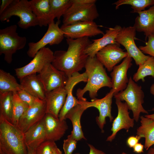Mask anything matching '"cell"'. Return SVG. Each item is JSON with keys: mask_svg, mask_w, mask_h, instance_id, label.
Returning a JSON list of instances; mask_svg holds the SVG:
<instances>
[{"mask_svg": "<svg viewBox=\"0 0 154 154\" xmlns=\"http://www.w3.org/2000/svg\"><path fill=\"white\" fill-rule=\"evenodd\" d=\"M56 145L54 141L46 140L36 148L35 154H52Z\"/></svg>", "mask_w": 154, "mask_h": 154, "instance_id": "34", "label": "cell"}, {"mask_svg": "<svg viewBox=\"0 0 154 154\" xmlns=\"http://www.w3.org/2000/svg\"><path fill=\"white\" fill-rule=\"evenodd\" d=\"M42 121L46 133V140L55 142L60 140L68 128L65 120H61L50 114L46 113Z\"/></svg>", "mask_w": 154, "mask_h": 154, "instance_id": "19", "label": "cell"}, {"mask_svg": "<svg viewBox=\"0 0 154 154\" xmlns=\"http://www.w3.org/2000/svg\"><path fill=\"white\" fill-rule=\"evenodd\" d=\"M147 76H151L154 79V58L149 56L143 63L139 66L132 79L135 82L140 80L144 82L145 78Z\"/></svg>", "mask_w": 154, "mask_h": 154, "instance_id": "30", "label": "cell"}, {"mask_svg": "<svg viewBox=\"0 0 154 154\" xmlns=\"http://www.w3.org/2000/svg\"><path fill=\"white\" fill-rule=\"evenodd\" d=\"M21 87L37 98L45 100V91L36 74L27 75L19 79Z\"/></svg>", "mask_w": 154, "mask_h": 154, "instance_id": "24", "label": "cell"}, {"mask_svg": "<svg viewBox=\"0 0 154 154\" xmlns=\"http://www.w3.org/2000/svg\"><path fill=\"white\" fill-rule=\"evenodd\" d=\"M141 137L139 136H132L129 137L127 140V145L130 148H133L138 143Z\"/></svg>", "mask_w": 154, "mask_h": 154, "instance_id": "38", "label": "cell"}, {"mask_svg": "<svg viewBox=\"0 0 154 154\" xmlns=\"http://www.w3.org/2000/svg\"><path fill=\"white\" fill-rule=\"evenodd\" d=\"M30 1L32 11L36 16L38 25L46 27L54 21L51 11L49 0H31Z\"/></svg>", "mask_w": 154, "mask_h": 154, "instance_id": "22", "label": "cell"}, {"mask_svg": "<svg viewBox=\"0 0 154 154\" xmlns=\"http://www.w3.org/2000/svg\"><path fill=\"white\" fill-rule=\"evenodd\" d=\"M27 147L36 149L46 141V135L42 120L31 127L24 133Z\"/></svg>", "mask_w": 154, "mask_h": 154, "instance_id": "25", "label": "cell"}, {"mask_svg": "<svg viewBox=\"0 0 154 154\" xmlns=\"http://www.w3.org/2000/svg\"><path fill=\"white\" fill-rule=\"evenodd\" d=\"M133 26L136 31L143 32L145 39L154 34V5L147 10L137 13Z\"/></svg>", "mask_w": 154, "mask_h": 154, "instance_id": "23", "label": "cell"}, {"mask_svg": "<svg viewBox=\"0 0 154 154\" xmlns=\"http://www.w3.org/2000/svg\"><path fill=\"white\" fill-rule=\"evenodd\" d=\"M136 82L130 76L125 89L114 94V96L115 99L125 101L129 110L132 111L134 120L137 122L141 113L148 114V112L142 106L144 94L142 87Z\"/></svg>", "mask_w": 154, "mask_h": 154, "instance_id": "4", "label": "cell"}, {"mask_svg": "<svg viewBox=\"0 0 154 154\" xmlns=\"http://www.w3.org/2000/svg\"><path fill=\"white\" fill-rule=\"evenodd\" d=\"M150 93L154 96V83L151 85L150 87Z\"/></svg>", "mask_w": 154, "mask_h": 154, "instance_id": "45", "label": "cell"}, {"mask_svg": "<svg viewBox=\"0 0 154 154\" xmlns=\"http://www.w3.org/2000/svg\"><path fill=\"white\" fill-rule=\"evenodd\" d=\"M21 88L15 77L9 72L0 70V93L17 92Z\"/></svg>", "mask_w": 154, "mask_h": 154, "instance_id": "29", "label": "cell"}, {"mask_svg": "<svg viewBox=\"0 0 154 154\" xmlns=\"http://www.w3.org/2000/svg\"><path fill=\"white\" fill-rule=\"evenodd\" d=\"M145 45L140 46L139 48L144 54H147L154 58V34L149 36Z\"/></svg>", "mask_w": 154, "mask_h": 154, "instance_id": "36", "label": "cell"}, {"mask_svg": "<svg viewBox=\"0 0 154 154\" xmlns=\"http://www.w3.org/2000/svg\"><path fill=\"white\" fill-rule=\"evenodd\" d=\"M88 145L90 149L89 154H106L102 151L97 149L91 144H88Z\"/></svg>", "mask_w": 154, "mask_h": 154, "instance_id": "40", "label": "cell"}, {"mask_svg": "<svg viewBox=\"0 0 154 154\" xmlns=\"http://www.w3.org/2000/svg\"><path fill=\"white\" fill-rule=\"evenodd\" d=\"M144 145L140 143H137L133 147V151L137 153L143 152Z\"/></svg>", "mask_w": 154, "mask_h": 154, "instance_id": "41", "label": "cell"}, {"mask_svg": "<svg viewBox=\"0 0 154 154\" xmlns=\"http://www.w3.org/2000/svg\"><path fill=\"white\" fill-rule=\"evenodd\" d=\"M74 154H80L79 153H75Z\"/></svg>", "mask_w": 154, "mask_h": 154, "instance_id": "49", "label": "cell"}, {"mask_svg": "<svg viewBox=\"0 0 154 154\" xmlns=\"http://www.w3.org/2000/svg\"><path fill=\"white\" fill-rule=\"evenodd\" d=\"M96 0H72V3L63 16V25L80 21H93L99 16Z\"/></svg>", "mask_w": 154, "mask_h": 154, "instance_id": "5", "label": "cell"}, {"mask_svg": "<svg viewBox=\"0 0 154 154\" xmlns=\"http://www.w3.org/2000/svg\"><path fill=\"white\" fill-rule=\"evenodd\" d=\"M77 141L70 134L64 140L63 149L64 154H72L76 148Z\"/></svg>", "mask_w": 154, "mask_h": 154, "instance_id": "35", "label": "cell"}, {"mask_svg": "<svg viewBox=\"0 0 154 154\" xmlns=\"http://www.w3.org/2000/svg\"><path fill=\"white\" fill-rule=\"evenodd\" d=\"M121 28L119 25L113 28H109L102 37L92 40V42L86 48L84 53L89 57H94L99 51L108 45L118 44L116 42V38Z\"/></svg>", "mask_w": 154, "mask_h": 154, "instance_id": "20", "label": "cell"}, {"mask_svg": "<svg viewBox=\"0 0 154 154\" xmlns=\"http://www.w3.org/2000/svg\"><path fill=\"white\" fill-rule=\"evenodd\" d=\"M118 44L108 45L99 51L96 57L108 71H112L114 67L128 56Z\"/></svg>", "mask_w": 154, "mask_h": 154, "instance_id": "15", "label": "cell"}, {"mask_svg": "<svg viewBox=\"0 0 154 154\" xmlns=\"http://www.w3.org/2000/svg\"><path fill=\"white\" fill-rule=\"evenodd\" d=\"M67 94L65 86L45 92L46 113L58 118L60 112L65 103Z\"/></svg>", "mask_w": 154, "mask_h": 154, "instance_id": "21", "label": "cell"}, {"mask_svg": "<svg viewBox=\"0 0 154 154\" xmlns=\"http://www.w3.org/2000/svg\"><path fill=\"white\" fill-rule=\"evenodd\" d=\"M29 106L20 98L17 92L13 93L12 116L11 123L18 127L19 120Z\"/></svg>", "mask_w": 154, "mask_h": 154, "instance_id": "31", "label": "cell"}, {"mask_svg": "<svg viewBox=\"0 0 154 154\" xmlns=\"http://www.w3.org/2000/svg\"><path fill=\"white\" fill-rule=\"evenodd\" d=\"M121 154H127L125 152H123Z\"/></svg>", "mask_w": 154, "mask_h": 154, "instance_id": "47", "label": "cell"}, {"mask_svg": "<svg viewBox=\"0 0 154 154\" xmlns=\"http://www.w3.org/2000/svg\"><path fill=\"white\" fill-rule=\"evenodd\" d=\"M152 110H154V108L152 109ZM145 116L154 120V113L151 114H147L145 115Z\"/></svg>", "mask_w": 154, "mask_h": 154, "instance_id": "46", "label": "cell"}, {"mask_svg": "<svg viewBox=\"0 0 154 154\" xmlns=\"http://www.w3.org/2000/svg\"><path fill=\"white\" fill-rule=\"evenodd\" d=\"M136 30L133 26L122 28L117 36L116 42L123 46L128 55L133 58L137 66L143 63L149 56L145 55L136 45L134 40Z\"/></svg>", "mask_w": 154, "mask_h": 154, "instance_id": "8", "label": "cell"}, {"mask_svg": "<svg viewBox=\"0 0 154 154\" xmlns=\"http://www.w3.org/2000/svg\"><path fill=\"white\" fill-rule=\"evenodd\" d=\"M46 114L45 101L37 98L33 104L28 108L20 118L18 127L24 133L42 121Z\"/></svg>", "mask_w": 154, "mask_h": 154, "instance_id": "14", "label": "cell"}, {"mask_svg": "<svg viewBox=\"0 0 154 154\" xmlns=\"http://www.w3.org/2000/svg\"><path fill=\"white\" fill-rule=\"evenodd\" d=\"M14 24L0 30V55H4V60L11 63L13 54L17 51L23 49L27 42V38L19 36Z\"/></svg>", "mask_w": 154, "mask_h": 154, "instance_id": "7", "label": "cell"}, {"mask_svg": "<svg viewBox=\"0 0 154 154\" xmlns=\"http://www.w3.org/2000/svg\"><path fill=\"white\" fill-rule=\"evenodd\" d=\"M114 92V91L111 89L110 91L102 98H96L92 100L91 102L78 100V104L86 110L91 107L95 108L98 110L99 115L96 117V121L102 132H104L103 128L106 124V118L109 117L110 122L114 119V117L111 114V109L112 99Z\"/></svg>", "mask_w": 154, "mask_h": 154, "instance_id": "11", "label": "cell"}, {"mask_svg": "<svg viewBox=\"0 0 154 154\" xmlns=\"http://www.w3.org/2000/svg\"><path fill=\"white\" fill-rule=\"evenodd\" d=\"M13 0H1L0 6V15L10 5Z\"/></svg>", "mask_w": 154, "mask_h": 154, "instance_id": "39", "label": "cell"}, {"mask_svg": "<svg viewBox=\"0 0 154 154\" xmlns=\"http://www.w3.org/2000/svg\"><path fill=\"white\" fill-rule=\"evenodd\" d=\"M86 109L80 104H78L66 114L65 119H69L71 121L73 129L71 134L74 138L77 141L82 139L86 140L82 129L80 119L82 115Z\"/></svg>", "mask_w": 154, "mask_h": 154, "instance_id": "26", "label": "cell"}, {"mask_svg": "<svg viewBox=\"0 0 154 154\" xmlns=\"http://www.w3.org/2000/svg\"><path fill=\"white\" fill-rule=\"evenodd\" d=\"M140 118L141 125L137 129L136 134L145 138L144 147L148 150L154 145V120L143 116Z\"/></svg>", "mask_w": 154, "mask_h": 154, "instance_id": "27", "label": "cell"}, {"mask_svg": "<svg viewBox=\"0 0 154 154\" xmlns=\"http://www.w3.org/2000/svg\"><path fill=\"white\" fill-rule=\"evenodd\" d=\"M13 92L0 93V118L11 122L13 108Z\"/></svg>", "mask_w": 154, "mask_h": 154, "instance_id": "28", "label": "cell"}, {"mask_svg": "<svg viewBox=\"0 0 154 154\" xmlns=\"http://www.w3.org/2000/svg\"><path fill=\"white\" fill-rule=\"evenodd\" d=\"M50 8L54 18L59 20L72 3V0H49Z\"/></svg>", "mask_w": 154, "mask_h": 154, "instance_id": "33", "label": "cell"}, {"mask_svg": "<svg viewBox=\"0 0 154 154\" xmlns=\"http://www.w3.org/2000/svg\"><path fill=\"white\" fill-rule=\"evenodd\" d=\"M17 93L21 99L29 107L33 104L37 98L22 87L17 92Z\"/></svg>", "mask_w": 154, "mask_h": 154, "instance_id": "37", "label": "cell"}, {"mask_svg": "<svg viewBox=\"0 0 154 154\" xmlns=\"http://www.w3.org/2000/svg\"><path fill=\"white\" fill-rule=\"evenodd\" d=\"M87 80L88 76L85 72L82 74L79 72H76L68 78L65 86L67 93L66 101L58 116V118L60 120H65V116L66 114L78 104V100L74 97L72 94L74 86L81 82H87Z\"/></svg>", "mask_w": 154, "mask_h": 154, "instance_id": "17", "label": "cell"}, {"mask_svg": "<svg viewBox=\"0 0 154 154\" xmlns=\"http://www.w3.org/2000/svg\"><path fill=\"white\" fill-rule=\"evenodd\" d=\"M37 75L45 92L64 87L68 78L64 72L57 69L50 63L46 64Z\"/></svg>", "mask_w": 154, "mask_h": 154, "instance_id": "13", "label": "cell"}, {"mask_svg": "<svg viewBox=\"0 0 154 154\" xmlns=\"http://www.w3.org/2000/svg\"><path fill=\"white\" fill-rule=\"evenodd\" d=\"M13 16L19 18L17 25L22 29H27L38 25L37 19L32 11L30 1L27 0H13L0 15V20L2 22L8 21Z\"/></svg>", "mask_w": 154, "mask_h": 154, "instance_id": "6", "label": "cell"}, {"mask_svg": "<svg viewBox=\"0 0 154 154\" xmlns=\"http://www.w3.org/2000/svg\"><path fill=\"white\" fill-rule=\"evenodd\" d=\"M27 147L28 152V154H35L36 149L31 148L28 147Z\"/></svg>", "mask_w": 154, "mask_h": 154, "instance_id": "43", "label": "cell"}, {"mask_svg": "<svg viewBox=\"0 0 154 154\" xmlns=\"http://www.w3.org/2000/svg\"><path fill=\"white\" fill-rule=\"evenodd\" d=\"M54 58V52L50 48H43L28 64L15 69L16 75L20 79L29 74L39 73L46 64L52 63Z\"/></svg>", "mask_w": 154, "mask_h": 154, "instance_id": "10", "label": "cell"}, {"mask_svg": "<svg viewBox=\"0 0 154 154\" xmlns=\"http://www.w3.org/2000/svg\"><path fill=\"white\" fill-rule=\"evenodd\" d=\"M132 58L128 55L120 64L113 68L110 75L112 89L115 92L114 94L123 90L127 87L129 81L127 72L132 65Z\"/></svg>", "mask_w": 154, "mask_h": 154, "instance_id": "18", "label": "cell"}, {"mask_svg": "<svg viewBox=\"0 0 154 154\" xmlns=\"http://www.w3.org/2000/svg\"><path fill=\"white\" fill-rule=\"evenodd\" d=\"M66 40L68 45L67 50L55 51L51 64L56 69L64 72L69 78L84 68L89 56L84 51L92 42L88 37L66 38Z\"/></svg>", "mask_w": 154, "mask_h": 154, "instance_id": "1", "label": "cell"}, {"mask_svg": "<svg viewBox=\"0 0 154 154\" xmlns=\"http://www.w3.org/2000/svg\"><path fill=\"white\" fill-rule=\"evenodd\" d=\"M52 154H62V152L56 145L53 150Z\"/></svg>", "mask_w": 154, "mask_h": 154, "instance_id": "42", "label": "cell"}, {"mask_svg": "<svg viewBox=\"0 0 154 154\" xmlns=\"http://www.w3.org/2000/svg\"><path fill=\"white\" fill-rule=\"evenodd\" d=\"M60 23V20L56 23L54 21L48 25L47 31L40 39L36 42L28 43L27 54L29 57L33 58L39 50L48 44L57 45L62 42L64 36L63 32L59 27Z\"/></svg>", "mask_w": 154, "mask_h": 154, "instance_id": "9", "label": "cell"}, {"mask_svg": "<svg viewBox=\"0 0 154 154\" xmlns=\"http://www.w3.org/2000/svg\"><path fill=\"white\" fill-rule=\"evenodd\" d=\"M116 9L124 5H131L133 13H136L145 10L146 8L154 5V0H119L113 3Z\"/></svg>", "mask_w": 154, "mask_h": 154, "instance_id": "32", "label": "cell"}, {"mask_svg": "<svg viewBox=\"0 0 154 154\" xmlns=\"http://www.w3.org/2000/svg\"><path fill=\"white\" fill-rule=\"evenodd\" d=\"M116 104L117 108V115L113 121L111 129L112 133L107 137V141H112L120 130L124 129L127 132L130 128L134 126L135 120L129 116V110L126 103L116 99Z\"/></svg>", "mask_w": 154, "mask_h": 154, "instance_id": "16", "label": "cell"}, {"mask_svg": "<svg viewBox=\"0 0 154 154\" xmlns=\"http://www.w3.org/2000/svg\"><path fill=\"white\" fill-rule=\"evenodd\" d=\"M0 152L5 154H28L24 133L11 122L0 118Z\"/></svg>", "mask_w": 154, "mask_h": 154, "instance_id": "3", "label": "cell"}, {"mask_svg": "<svg viewBox=\"0 0 154 154\" xmlns=\"http://www.w3.org/2000/svg\"><path fill=\"white\" fill-rule=\"evenodd\" d=\"M0 154H5L1 152H0Z\"/></svg>", "mask_w": 154, "mask_h": 154, "instance_id": "48", "label": "cell"}, {"mask_svg": "<svg viewBox=\"0 0 154 154\" xmlns=\"http://www.w3.org/2000/svg\"><path fill=\"white\" fill-rule=\"evenodd\" d=\"M104 67L96 56L88 57L84 67L88 76L87 84L83 89L78 88L76 91L77 99L79 100L86 101L83 96L87 91L92 100L96 98L98 91L102 88H112L111 78Z\"/></svg>", "mask_w": 154, "mask_h": 154, "instance_id": "2", "label": "cell"}, {"mask_svg": "<svg viewBox=\"0 0 154 154\" xmlns=\"http://www.w3.org/2000/svg\"><path fill=\"white\" fill-rule=\"evenodd\" d=\"M147 154H154V145L148 150Z\"/></svg>", "mask_w": 154, "mask_h": 154, "instance_id": "44", "label": "cell"}, {"mask_svg": "<svg viewBox=\"0 0 154 154\" xmlns=\"http://www.w3.org/2000/svg\"><path fill=\"white\" fill-rule=\"evenodd\" d=\"M60 28L66 38L77 39L104 34L94 21H80L68 25L62 24Z\"/></svg>", "mask_w": 154, "mask_h": 154, "instance_id": "12", "label": "cell"}]
</instances>
